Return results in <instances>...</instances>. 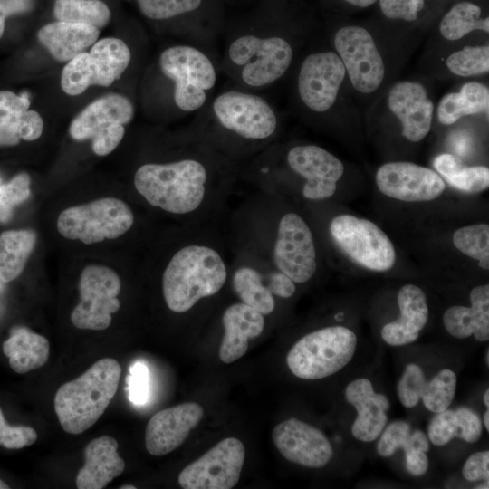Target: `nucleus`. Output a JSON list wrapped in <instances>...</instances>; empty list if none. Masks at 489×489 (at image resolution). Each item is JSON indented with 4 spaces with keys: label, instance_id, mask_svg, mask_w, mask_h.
<instances>
[{
    "label": "nucleus",
    "instance_id": "f257e3e1",
    "mask_svg": "<svg viewBox=\"0 0 489 489\" xmlns=\"http://www.w3.org/2000/svg\"><path fill=\"white\" fill-rule=\"evenodd\" d=\"M226 278L225 264L216 250L186 245L172 256L163 273L164 300L172 312H187L200 299L217 293Z\"/></svg>",
    "mask_w": 489,
    "mask_h": 489
},
{
    "label": "nucleus",
    "instance_id": "f03ea898",
    "mask_svg": "<svg viewBox=\"0 0 489 489\" xmlns=\"http://www.w3.org/2000/svg\"><path fill=\"white\" fill-rule=\"evenodd\" d=\"M120 374L116 360L103 358L77 379L62 384L54 396V410L62 428L79 435L91 427L115 396Z\"/></svg>",
    "mask_w": 489,
    "mask_h": 489
},
{
    "label": "nucleus",
    "instance_id": "7ed1b4c3",
    "mask_svg": "<svg viewBox=\"0 0 489 489\" xmlns=\"http://www.w3.org/2000/svg\"><path fill=\"white\" fill-rule=\"evenodd\" d=\"M207 172L195 159L145 164L134 176L137 191L153 206L185 215L195 211L206 195Z\"/></svg>",
    "mask_w": 489,
    "mask_h": 489
},
{
    "label": "nucleus",
    "instance_id": "20e7f679",
    "mask_svg": "<svg viewBox=\"0 0 489 489\" xmlns=\"http://www.w3.org/2000/svg\"><path fill=\"white\" fill-rule=\"evenodd\" d=\"M356 334L343 326L312 331L298 340L286 357L293 375L303 379H320L335 374L352 359Z\"/></svg>",
    "mask_w": 489,
    "mask_h": 489
},
{
    "label": "nucleus",
    "instance_id": "39448f33",
    "mask_svg": "<svg viewBox=\"0 0 489 489\" xmlns=\"http://www.w3.org/2000/svg\"><path fill=\"white\" fill-rule=\"evenodd\" d=\"M133 223V213L124 201L103 197L63 210L57 229L67 239L91 244L120 237Z\"/></svg>",
    "mask_w": 489,
    "mask_h": 489
},
{
    "label": "nucleus",
    "instance_id": "423d86ee",
    "mask_svg": "<svg viewBox=\"0 0 489 489\" xmlns=\"http://www.w3.org/2000/svg\"><path fill=\"white\" fill-rule=\"evenodd\" d=\"M330 233L340 250L357 264L377 272L391 269L396 251L388 235L373 222L351 215H339Z\"/></svg>",
    "mask_w": 489,
    "mask_h": 489
},
{
    "label": "nucleus",
    "instance_id": "0eeeda50",
    "mask_svg": "<svg viewBox=\"0 0 489 489\" xmlns=\"http://www.w3.org/2000/svg\"><path fill=\"white\" fill-rule=\"evenodd\" d=\"M159 64L162 72L175 82L174 99L179 109L192 111L203 106L206 91L213 88L216 80L206 54L191 46H173L161 53Z\"/></svg>",
    "mask_w": 489,
    "mask_h": 489
},
{
    "label": "nucleus",
    "instance_id": "6e6552de",
    "mask_svg": "<svg viewBox=\"0 0 489 489\" xmlns=\"http://www.w3.org/2000/svg\"><path fill=\"white\" fill-rule=\"evenodd\" d=\"M121 283L110 268L91 264L80 276V302L71 314L72 323L78 329L102 331L112 321V314L120 307L118 295Z\"/></svg>",
    "mask_w": 489,
    "mask_h": 489
},
{
    "label": "nucleus",
    "instance_id": "1a4fd4ad",
    "mask_svg": "<svg viewBox=\"0 0 489 489\" xmlns=\"http://www.w3.org/2000/svg\"><path fill=\"white\" fill-rule=\"evenodd\" d=\"M333 41L352 87L362 94L376 91L386 68L371 34L364 27L347 25L337 31Z\"/></svg>",
    "mask_w": 489,
    "mask_h": 489
},
{
    "label": "nucleus",
    "instance_id": "9d476101",
    "mask_svg": "<svg viewBox=\"0 0 489 489\" xmlns=\"http://www.w3.org/2000/svg\"><path fill=\"white\" fill-rule=\"evenodd\" d=\"M292 56L291 44L281 37L244 35L229 47L232 62L244 66L242 79L254 87L264 86L281 78L288 70Z\"/></svg>",
    "mask_w": 489,
    "mask_h": 489
},
{
    "label": "nucleus",
    "instance_id": "9b49d317",
    "mask_svg": "<svg viewBox=\"0 0 489 489\" xmlns=\"http://www.w3.org/2000/svg\"><path fill=\"white\" fill-rule=\"evenodd\" d=\"M245 450L235 437L221 440L178 475L184 489H231L239 481Z\"/></svg>",
    "mask_w": 489,
    "mask_h": 489
},
{
    "label": "nucleus",
    "instance_id": "f8f14e48",
    "mask_svg": "<svg viewBox=\"0 0 489 489\" xmlns=\"http://www.w3.org/2000/svg\"><path fill=\"white\" fill-rule=\"evenodd\" d=\"M213 110L223 127L244 139H264L277 126L273 109L257 95L228 91L215 99Z\"/></svg>",
    "mask_w": 489,
    "mask_h": 489
},
{
    "label": "nucleus",
    "instance_id": "ddd939ff",
    "mask_svg": "<svg viewBox=\"0 0 489 489\" xmlns=\"http://www.w3.org/2000/svg\"><path fill=\"white\" fill-rule=\"evenodd\" d=\"M273 261L278 270L294 283L308 282L317 269L316 250L312 231L295 213L280 220L273 247Z\"/></svg>",
    "mask_w": 489,
    "mask_h": 489
},
{
    "label": "nucleus",
    "instance_id": "4468645a",
    "mask_svg": "<svg viewBox=\"0 0 489 489\" xmlns=\"http://www.w3.org/2000/svg\"><path fill=\"white\" fill-rule=\"evenodd\" d=\"M346 76L345 67L336 52L308 55L298 75L301 100L312 111H328L334 105Z\"/></svg>",
    "mask_w": 489,
    "mask_h": 489
},
{
    "label": "nucleus",
    "instance_id": "2eb2a0df",
    "mask_svg": "<svg viewBox=\"0 0 489 489\" xmlns=\"http://www.w3.org/2000/svg\"><path fill=\"white\" fill-rule=\"evenodd\" d=\"M379 190L405 202L430 201L444 192L446 185L434 170L411 162L383 164L375 176Z\"/></svg>",
    "mask_w": 489,
    "mask_h": 489
},
{
    "label": "nucleus",
    "instance_id": "dca6fc26",
    "mask_svg": "<svg viewBox=\"0 0 489 489\" xmlns=\"http://www.w3.org/2000/svg\"><path fill=\"white\" fill-rule=\"evenodd\" d=\"M290 168L306 179L302 195L311 200L331 197L341 178L342 162L325 149L315 145L293 147L287 155Z\"/></svg>",
    "mask_w": 489,
    "mask_h": 489
},
{
    "label": "nucleus",
    "instance_id": "f3484780",
    "mask_svg": "<svg viewBox=\"0 0 489 489\" xmlns=\"http://www.w3.org/2000/svg\"><path fill=\"white\" fill-rule=\"evenodd\" d=\"M272 437L282 455L297 465L321 468L333 456L332 446L324 434L297 418L279 423L273 428Z\"/></svg>",
    "mask_w": 489,
    "mask_h": 489
},
{
    "label": "nucleus",
    "instance_id": "a211bd4d",
    "mask_svg": "<svg viewBox=\"0 0 489 489\" xmlns=\"http://www.w3.org/2000/svg\"><path fill=\"white\" fill-rule=\"evenodd\" d=\"M388 107L401 125L402 136L411 142H419L430 132L434 104L426 88L417 82H396L388 94Z\"/></svg>",
    "mask_w": 489,
    "mask_h": 489
},
{
    "label": "nucleus",
    "instance_id": "6ab92c4d",
    "mask_svg": "<svg viewBox=\"0 0 489 489\" xmlns=\"http://www.w3.org/2000/svg\"><path fill=\"white\" fill-rule=\"evenodd\" d=\"M203 415V408L195 402L183 403L153 415L145 431L148 452L161 456L177 449L198 425Z\"/></svg>",
    "mask_w": 489,
    "mask_h": 489
},
{
    "label": "nucleus",
    "instance_id": "aec40b11",
    "mask_svg": "<svg viewBox=\"0 0 489 489\" xmlns=\"http://www.w3.org/2000/svg\"><path fill=\"white\" fill-rule=\"evenodd\" d=\"M345 398L358 413L351 427L353 436L363 442L375 440L388 421L387 410L390 407L388 398L376 393L371 382L361 378L346 387Z\"/></svg>",
    "mask_w": 489,
    "mask_h": 489
},
{
    "label": "nucleus",
    "instance_id": "412c9836",
    "mask_svg": "<svg viewBox=\"0 0 489 489\" xmlns=\"http://www.w3.org/2000/svg\"><path fill=\"white\" fill-rule=\"evenodd\" d=\"M134 116L130 101L120 94L111 93L90 103L72 121L69 132L75 140L91 139L109 126L128 124Z\"/></svg>",
    "mask_w": 489,
    "mask_h": 489
},
{
    "label": "nucleus",
    "instance_id": "4be33fe9",
    "mask_svg": "<svg viewBox=\"0 0 489 489\" xmlns=\"http://www.w3.org/2000/svg\"><path fill=\"white\" fill-rule=\"evenodd\" d=\"M117 440L108 435L92 439L84 448V465L75 484L78 489H101L125 469V462L117 452Z\"/></svg>",
    "mask_w": 489,
    "mask_h": 489
},
{
    "label": "nucleus",
    "instance_id": "5701e85b",
    "mask_svg": "<svg viewBox=\"0 0 489 489\" xmlns=\"http://www.w3.org/2000/svg\"><path fill=\"white\" fill-rule=\"evenodd\" d=\"M399 317L383 326L381 337L391 346L414 342L428 320V306L425 292L414 284H406L398 293Z\"/></svg>",
    "mask_w": 489,
    "mask_h": 489
},
{
    "label": "nucleus",
    "instance_id": "b1692460",
    "mask_svg": "<svg viewBox=\"0 0 489 489\" xmlns=\"http://www.w3.org/2000/svg\"><path fill=\"white\" fill-rule=\"evenodd\" d=\"M225 334L219 348V358L231 363L243 357L248 349V340L258 337L264 328L262 313L244 303L230 305L222 317Z\"/></svg>",
    "mask_w": 489,
    "mask_h": 489
},
{
    "label": "nucleus",
    "instance_id": "393cba45",
    "mask_svg": "<svg viewBox=\"0 0 489 489\" xmlns=\"http://www.w3.org/2000/svg\"><path fill=\"white\" fill-rule=\"evenodd\" d=\"M471 306L455 305L443 315V323L449 334L457 339L474 335L478 341L489 339V285L484 284L470 292Z\"/></svg>",
    "mask_w": 489,
    "mask_h": 489
},
{
    "label": "nucleus",
    "instance_id": "a878e982",
    "mask_svg": "<svg viewBox=\"0 0 489 489\" xmlns=\"http://www.w3.org/2000/svg\"><path fill=\"white\" fill-rule=\"evenodd\" d=\"M99 29L84 24L57 21L43 26L38 39L59 62H69L98 40Z\"/></svg>",
    "mask_w": 489,
    "mask_h": 489
},
{
    "label": "nucleus",
    "instance_id": "bb28decb",
    "mask_svg": "<svg viewBox=\"0 0 489 489\" xmlns=\"http://www.w3.org/2000/svg\"><path fill=\"white\" fill-rule=\"evenodd\" d=\"M11 369L24 374L43 366L49 358L48 340L26 327H16L3 343Z\"/></svg>",
    "mask_w": 489,
    "mask_h": 489
},
{
    "label": "nucleus",
    "instance_id": "cd10ccee",
    "mask_svg": "<svg viewBox=\"0 0 489 489\" xmlns=\"http://www.w3.org/2000/svg\"><path fill=\"white\" fill-rule=\"evenodd\" d=\"M130 58V51L121 39L108 37L96 41L89 52L93 85L112 84L127 69Z\"/></svg>",
    "mask_w": 489,
    "mask_h": 489
},
{
    "label": "nucleus",
    "instance_id": "c85d7f7f",
    "mask_svg": "<svg viewBox=\"0 0 489 489\" xmlns=\"http://www.w3.org/2000/svg\"><path fill=\"white\" fill-rule=\"evenodd\" d=\"M489 90L478 82L465 83L458 91L444 95L437 106V119L443 125H451L460 119L479 113L488 114Z\"/></svg>",
    "mask_w": 489,
    "mask_h": 489
},
{
    "label": "nucleus",
    "instance_id": "c756f323",
    "mask_svg": "<svg viewBox=\"0 0 489 489\" xmlns=\"http://www.w3.org/2000/svg\"><path fill=\"white\" fill-rule=\"evenodd\" d=\"M35 243L36 234L30 229L0 234V281L8 283L21 274Z\"/></svg>",
    "mask_w": 489,
    "mask_h": 489
},
{
    "label": "nucleus",
    "instance_id": "7c9ffc66",
    "mask_svg": "<svg viewBox=\"0 0 489 489\" xmlns=\"http://www.w3.org/2000/svg\"><path fill=\"white\" fill-rule=\"evenodd\" d=\"M434 167L451 186L462 191L478 193L489 187L487 167L465 166L458 157L449 153L438 155Z\"/></svg>",
    "mask_w": 489,
    "mask_h": 489
},
{
    "label": "nucleus",
    "instance_id": "2f4dec72",
    "mask_svg": "<svg viewBox=\"0 0 489 489\" xmlns=\"http://www.w3.org/2000/svg\"><path fill=\"white\" fill-rule=\"evenodd\" d=\"M439 30L448 41H457L473 31L489 32V18H481V8L471 2H459L442 18Z\"/></svg>",
    "mask_w": 489,
    "mask_h": 489
},
{
    "label": "nucleus",
    "instance_id": "473e14b6",
    "mask_svg": "<svg viewBox=\"0 0 489 489\" xmlns=\"http://www.w3.org/2000/svg\"><path fill=\"white\" fill-rule=\"evenodd\" d=\"M233 288L243 303L263 315L270 314L274 310L273 296L255 269L247 266L238 268L233 276Z\"/></svg>",
    "mask_w": 489,
    "mask_h": 489
},
{
    "label": "nucleus",
    "instance_id": "72a5a7b5",
    "mask_svg": "<svg viewBox=\"0 0 489 489\" xmlns=\"http://www.w3.org/2000/svg\"><path fill=\"white\" fill-rule=\"evenodd\" d=\"M53 13L58 21L104 27L110 19L108 5L100 0H55Z\"/></svg>",
    "mask_w": 489,
    "mask_h": 489
},
{
    "label": "nucleus",
    "instance_id": "f704fd0d",
    "mask_svg": "<svg viewBox=\"0 0 489 489\" xmlns=\"http://www.w3.org/2000/svg\"><path fill=\"white\" fill-rule=\"evenodd\" d=\"M29 107L30 100L25 93L17 95L11 91H0V147L20 142L19 119Z\"/></svg>",
    "mask_w": 489,
    "mask_h": 489
},
{
    "label": "nucleus",
    "instance_id": "c9c22d12",
    "mask_svg": "<svg viewBox=\"0 0 489 489\" xmlns=\"http://www.w3.org/2000/svg\"><path fill=\"white\" fill-rule=\"evenodd\" d=\"M453 244L464 254L475 259L484 270L489 269V225L475 224L455 231Z\"/></svg>",
    "mask_w": 489,
    "mask_h": 489
},
{
    "label": "nucleus",
    "instance_id": "e433bc0d",
    "mask_svg": "<svg viewBox=\"0 0 489 489\" xmlns=\"http://www.w3.org/2000/svg\"><path fill=\"white\" fill-rule=\"evenodd\" d=\"M449 72L456 76L471 77L489 71L488 45L465 46L446 60Z\"/></svg>",
    "mask_w": 489,
    "mask_h": 489
},
{
    "label": "nucleus",
    "instance_id": "4c0bfd02",
    "mask_svg": "<svg viewBox=\"0 0 489 489\" xmlns=\"http://www.w3.org/2000/svg\"><path fill=\"white\" fill-rule=\"evenodd\" d=\"M456 389V376L448 369L440 370L427 381L422 395L424 406L434 413L447 409L452 403Z\"/></svg>",
    "mask_w": 489,
    "mask_h": 489
},
{
    "label": "nucleus",
    "instance_id": "58836bf2",
    "mask_svg": "<svg viewBox=\"0 0 489 489\" xmlns=\"http://www.w3.org/2000/svg\"><path fill=\"white\" fill-rule=\"evenodd\" d=\"M93 85V78L89 64V53L82 52L71 59L62 69L61 87L72 96L82 93Z\"/></svg>",
    "mask_w": 489,
    "mask_h": 489
},
{
    "label": "nucleus",
    "instance_id": "ea45409f",
    "mask_svg": "<svg viewBox=\"0 0 489 489\" xmlns=\"http://www.w3.org/2000/svg\"><path fill=\"white\" fill-rule=\"evenodd\" d=\"M30 184V176L24 172L0 186V223L8 222L14 207L29 197Z\"/></svg>",
    "mask_w": 489,
    "mask_h": 489
},
{
    "label": "nucleus",
    "instance_id": "a19ab883",
    "mask_svg": "<svg viewBox=\"0 0 489 489\" xmlns=\"http://www.w3.org/2000/svg\"><path fill=\"white\" fill-rule=\"evenodd\" d=\"M427 380L419 366L408 364L398 384V396L403 406L413 408L419 402Z\"/></svg>",
    "mask_w": 489,
    "mask_h": 489
},
{
    "label": "nucleus",
    "instance_id": "79ce46f5",
    "mask_svg": "<svg viewBox=\"0 0 489 489\" xmlns=\"http://www.w3.org/2000/svg\"><path fill=\"white\" fill-rule=\"evenodd\" d=\"M141 13L151 19H168L197 9L201 0H137Z\"/></svg>",
    "mask_w": 489,
    "mask_h": 489
},
{
    "label": "nucleus",
    "instance_id": "37998d69",
    "mask_svg": "<svg viewBox=\"0 0 489 489\" xmlns=\"http://www.w3.org/2000/svg\"><path fill=\"white\" fill-rule=\"evenodd\" d=\"M428 438L436 446H444L455 437L461 438V428L455 410L446 409L432 418L427 431Z\"/></svg>",
    "mask_w": 489,
    "mask_h": 489
},
{
    "label": "nucleus",
    "instance_id": "c03bdc74",
    "mask_svg": "<svg viewBox=\"0 0 489 489\" xmlns=\"http://www.w3.org/2000/svg\"><path fill=\"white\" fill-rule=\"evenodd\" d=\"M411 434L410 425L403 420L392 422L386 427L377 446L378 453L388 457L398 448H403Z\"/></svg>",
    "mask_w": 489,
    "mask_h": 489
},
{
    "label": "nucleus",
    "instance_id": "a18cd8bd",
    "mask_svg": "<svg viewBox=\"0 0 489 489\" xmlns=\"http://www.w3.org/2000/svg\"><path fill=\"white\" fill-rule=\"evenodd\" d=\"M37 439L36 431L27 426H10L0 408V446L7 449H21L33 445Z\"/></svg>",
    "mask_w": 489,
    "mask_h": 489
},
{
    "label": "nucleus",
    "instance_id": "49530a36",
    "mask_svg": "<svg viewBox=\"0 0 489 489\" xmlns=\"http://www.w3.org/2000/svg\"><path fill=\"white\" fill-rule=\"evenodd\" d=\"M126 380L129 399L135 405L146 404L150 396L148 367L140 361L133 363Z\"/></svg>",
    "mask_w": 489,
    "mask_h": 489
},
{
    "label": "nucleus",
    "instance_id": "de8ad7c7",
    "mask_svg": "<svg viewBox=\"0 0 489 489\" xmlns=\"http://www.w3.org/2000/svg\"><path fill=\"white\" fill-rule=\"evenodd\" d=\"M425 0H379L383 14L392 20L413 22L422 11Z\"/></svg>",
    "mask_w": 489,
    "mask_h": 489
},
{
    "label": "nucleus",
    "instance_id": "09e8293b",
    "mask_svg": "<svg viewBox=\"0 0 489 489\" xmlns=\"http://www.w3.org/2000/svg\"><path fill=\"white\" fill-rule=\"evenodd\" d=\"M455 411L461 428V438L468 443L477 442L482 434V423L478 415L465 407Z\"/></svg>",
    "mask_w": 489,
    "mask_h": 489
},
{
    "label": "nucleus",
    "instance_id": "8fccbe9b",
    "mask_svg": "<svg viewBox=\"0 0 489 489\" xmlns=\"http://www.w3.org/2000/svg\"><path fill=\"white\" fill-rule=\"evenodd\" d=\"M462 474L471 482L489 480V451H480L471 455L465 461Z\"/></svg>",
    "mask_w": 489,
    "mask_h": 489
},
{
    "label": "nucleus",
    "instance_id": "3c124183",
    "mask_svg": "<svg viewBox=\"0 0 489 489\" xmlns=\"http://www.w3.org/2000/svg\"><path fill=\"white\" fill-rule=\"evenodd\" d=\"M43 121L40 114L33 110L23 112L18 122V135L21 139L33 141L40 138Z\"/></svg>",
    "mask_w": 489,
    "mask_h": 489
},
{
    "label": "nucleus",
    "instance_id": "603ef678",
    "mask_svg": "<svg viewBox=\"0 0 489 489\" xmlns=\"http://www.w3.org/2000/svg\"><path fill=\"white\" fill-rule=\"evenodd\" d=\"M266 287L273 295L282 298H289L295 292L294 282L282 272L271 273Z\"/></svg>",
    "mask_w": 489,
    "mask_h": 489
},
{
    "label": "nucleus",
    "instance_id": "864d4df0",
    "mask_svg": "<svg viewBox=\"0 0 489 489\" xmlns=\"http://www.w3.org/2000/svg\"><path fill=\"white\" fill-rule=\"evenodd\" d=\"M33 7L34 0H0V38L4 34L7 16L29 12Z\"/></svg>",
    "mask_w": 489,
    "mask_h": 489
},
{
    "label": "nucleus",
    "instance_id": "5fc2aeb1",
    "mask_svg": "<svg viewBox=\"0 0 489 489\" xmlns=\"http://www.w3.org/2000/svg\"><path fill=\"white\" fill-rule=\"evenodd\" d=\"M406 469L415 476L423 475L428 468V458L425 451L410 450L405 453Z\"/></svg>",
    "mask_w": 489,
    "mask_h": 489
},
{
    "label": "nucleus",
    "instance_id": "6e6d98bb",
    "mask_svg": "<svg viewBox=\"0 0 489 489\" xmlns=\"http://www.w3.org/2000/svg\"><path fill=\"white\" fill-rule=\"evenodd\" d=\"M429 448L428 439L426 434L421 430H415L411 432L409 438L402 448L404 452L410 450H422L427 452Z\"/></svg>",
    "mask_w": 489,
    "mask_h": 489
},
{
    "label": "nucleus",
    "instance_id": "4d7b16f0",
    "mask_svg": "<svg viewBox=\"0 0 489 489\" xmlns=\"http://www.w3.org/2000/svg\"><path fill=\"white\" fill-rule=\"evenodd\" d=\"M451 146L458 155H465L471 149L472 139L469 135L457 132L452 137Z\"/></svg>",
    "mask_w": 489,
    "mask_h": 489
},
{
    "label": "nucleus",
    "instance_id": "13d9d810",
    "mask_svg": "<svg viewBox=\"0 0 489 489\" xmlns=\"http://www.w3.org/2000/svg\"><path fill=\"white\" fill-rule=\"evenodd\" d=\"M352 5L358 6V7H368L374 3H376L378 0H343Z\"/></svg>",
    "mask_w": 489,
    "mask_h": 489
},
{
    "label": "nucleus",
    "instance_id": "bf43d9fd",
    "mask_svg": "<svg viewBox=\"0 0 489 489\" xmlns=\"http://www.w3.org/2000/svg\"><path fill=\"white\" fill-rule=\"evenodd\" d=\"M484 424L487 431H489V411L488 409L484 414Z\"/></svg>",
    "mask_w": 489,
    "mask_h": 489
},
{
    "label": "nucleus",
    "instance_id": "052dcab7",
    "mask_svg": "<svg viewBox=\"0 0 489 489\" xmlns=\"http://www.w3.org/2000/svg\"><path fill=\"white\" fill-rule=\"evenodd\" d=\"M484 403L485 407L488 408L489 407V390L488 389H486L484 394Z\"/></svg>",
    "mask_w": 489,
    "mask_h": 489
},
{
    "label": "nucleus",
    "instance_id": "680f3d73",
    "mask_svg": "<svg viewBox=\"0 0 489 489\" xmlns=\"http://www.w3.org/2000/svg\"><path fill=\"white\" fill-rule=\"evenodd\" d=\"M8 488H9V485L5 482L0 479V489H8Z\"/></svg>",
    "mask_w": 489,
    "mask_h": 489
},
{
    "label": "nucleus",
    "instance_id": "e2e57ef3",
    "mask_svg": "<svg viewBox=\"0 0 489 489\" xmlns=\"http://www.w3.org/2000/svg\"><path fill=\"white\" fill-rule=\"evenodd\" d=\"M135 488L136 486L131 485V484H125V485L120 486V489H135Z\"/></svg>",
    "mask_w": 489,
    "mask_h": 489
}]
</instances>
